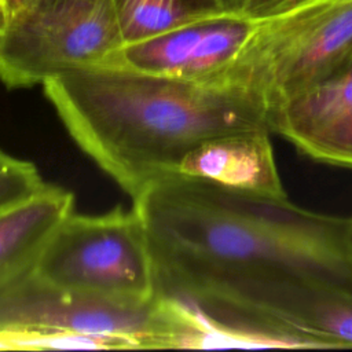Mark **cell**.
Segmentation results:
<instances>
[{
	"mask_svg": "<svg viewBox=\"0 0 352 352\" xmlns=\"http://www.w3.org/2000/svg\"><path fill=\"white\" fill-rule=\"evenodd\" d=\"M132 202L157 294L221 322L297 336L333 290L352 293L349 217L180 173L154 180Z\"/></svg>",
	"mask_w": 352,
	"mask_h": 352,
	"instance_id": "1",
	"label": "cell"
},
{
	"mask_svg": "<svg viewBox=\"0 0 352 352\" xmlns=\"http://www.w3.org/2000/svg\"><path fill=\"white\" fill-rule=\"evenodd\" d=\"M43 89L76 144L132 199L205 140L270 131L246 95L120 65L73 70Z\"/></svg>",
	"mask_w": 352,
	"mask_h": 352,
	"instance_id": "2",
	"label": "cell"
},
{
	"mask_svg": "<svg viewBox=\"0 0 352 352\" xmlns=\"http://www.w3.org/2000/svg\"><path fill=\"white\" fill-rule=\"evenodd\" d=\"M352 52V0H300L256 21L220 84L278 102L329 76Z\"/></svg>",
	"mask_w": 352,
	"mask_h": 352,
	"instance_id": "3",
	"label": "cell"
},
{
	"mask_svg": "<svg viewBox=\"0 0 352 352\" xmlns=\"http://www.w3.org/2000/svg\"><path fill=\"white\" fill-rule=\"evenodd\" d=\"M51 336H88L120 348H176L179 318L157 296L126 302L62 289L32 270L0 287V349L14 341Z\"/></svg>",
	"mask_w": 352,
	"mask_h": 352,
	"instance_id": "4",
	"label": "cell"
},
{
	"mask_svg": "<svg viewBox=\"0 0 352 352\" xmlns=\"http://www.w3.org/2000/svg\"><path fill=\"white\" fill-rule=\"evenodd\" d=\"M32 272L54 286L126 302L157 297V271L136 209L69 213L52 231Z\"/></svg>",
	"mask_w": 352,
	"mask_h": 352,
	"instance_id": "5",
	"label": "cell"
},
{
	"mask_svg": "<svg viewBox=\"0 0 352 352\" xmlns=\"http://www.w3.org/2000/svg\"><path fill=\"white\" fill-rule=\"evenodd\" d=\"M124 45L114 0H29L0 28V81L8 88L106 65Z\"/></svg>",
	"mask_w": 352,
	"mask_h": 352,
	"instance_id": "6",
	"label": "cell"
},
{
	"mask_svg": "<svg viewBox=\"0 0 352 352\" xmlns=\"http://www.w3.org/2000/svg\"><path fill=\"white\" fill-rule=\"evenodd\" d=\"M257 19L221 12L162 34L122 45L106 65L219 85L254 29Z\"/></svg>",
	"mask_w": 352,
	"mask_h": 352,
	"instance_id": "7",
	"label": "cell"
},
{
	"mask_svg": "<svg viewBox=\"0 0 352 352\" xmlns=\"http://www.w3.org/2000/svg\"><path fill=\"white\" fill-rule=\"evenodd\" d=\"M267 124L312 161L352 169V52L329 76L274 104Z\"/></svg>",
	"mask_w": 352,
	"mask_h": 352,
	"instance_id": "8",
	"label": "cell"
},
{
	"mask_svg": "<svg viewBox=\"0 0 352 352\" xmlns=\"http://www.w3.org/2000/svg\"><path fill=\"white\" fill-rule=\"evenodd\" d=\"M270 131L256 129L217 136L195 146L180 161L176 173L220 186L285 199Z\"/></svg>",
	"mask_w": 352,
	"mask_h": 352,
	"instance_id": "9",
	"label": "cell"
},
{
	"mask_svg": "<svg viewBox=\"0 0 352 352\" xmlns=\"http://www.w3.org/2000/svg\"><path fill=\"white\" fill-rule=\"evenodd\" d=\"M73 208L70 191L47 184L0 216V287L33 268L47 239Z\"/></svg>",
	"mask_w": 352,
	"mask_h": 352,
	"instance_id": "10",
	"label": "cell"
},
{
	"mask_svg": "<svg viewBox=\"0 0 352 352\" xmlns=\"http://www.w3.org/2000/svg\"><path fill=\"white\" fill-rule=\"evenodd\" d=\"M114 6L124 45L227 12L216 0H114Z\"/></svg>",
	"mask_w": 352,
	"mask_h": 352,
	"instance_id": "11",
	"label": "cell"
},
{
	"mask_svg": "<svg viewBox=\"0 0 352 352\" xmlns=\"http://www.w3.org/2000/svg\"><path fill=\"white\" fill-rule=\"evenodd\" d=\"M47 184L33 162L0 148V216L33 198Z\"/></svg>",
	"mask_w": 352,
	"mask_h": 352,
	"instance_id": "12",
	"label": "cell"
},
{
	"mask_svg": "<svg viewBox=\"0 0 352 352\" xmlns=\"http://www.w3.org/2000/svg\"><path fill=\"white\" fill-rule=\"evenodd\" d=\"M300 0H242L241 14L253 19H260L279 12Z\"/></svg>",
	"mask_w": 352,
	"mask_h": 352,
	"instance_id": "13",
	"label": "cell"
},
{
	"mask_svg": "<svg viewBox=\"0 0 352 352\" xmlns=\"http://www.w3.org/2000/svg\"><path fill=\"white\" fill-rule=\"evenodd\" d=\"M227 12H238L241 14L242 0H216Z\"/></svg>",
	"mask_w": 352,
	"mask_h": 352,
	"instance_id": "14",
	"label": "cell"
},
{
	"mask_svg": "<svg viewBox=\"0 0 352 352\" xmlns=\"http://www.w3.org/2000/svg\"><path fill=\"white\" fill-rule=\"evenodd\" d=\"M26 1H29V0H7V16L12 12V11H15L18 7H21L22 4H25ZM7 16H6V19H7ZM6 22V21H4Z\"/></svg>",
	"mask_w": 352,
	"mask_h": 352,
	"instance_id": "15",
	"label": "cell"
},
{
	"mask_svg": "<svg viewBox=\"0 0 352 352\" xmlns=\"http://www.w3.org/2000/svg\"><path fill=\"white\" fill-rule=\"evenodd\" d=\"M7 16V0H0V28L3 26Z\"/></svg>",
	"mask_w": 352,
	"mask_h": 352,
	"instance_id": "16",
	"label": "cell"
},
{
	"mask_svg": "<svg viewBox=\"0 0 352 352\" xmlns=\"http://www.w3.org/2000/svg\"><path fill=\"white\" fill-rule=\"evenodd\" d=\"M349 241H351V248H352V217H349Z\"/></svg>",
	"mask_w": 352,
	"mask_h": 352,
	"instance_id": "17",
	"label": "cell"
}]
</instances>
